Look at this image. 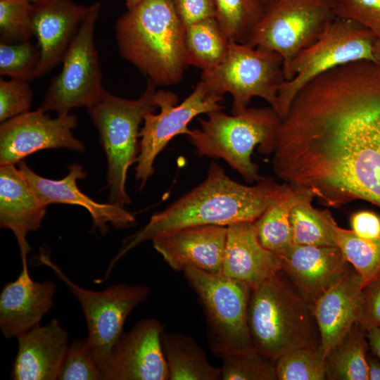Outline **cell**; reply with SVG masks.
I'll list each match as a JSON object with an SVG mask.
<instances>
[{"mask_svg":"<svg viewBox=\"0 0 380 380\" xmlns=\"http://www.w3.org/2000/svg\"><path fill=\"white\" fill-rule=\"evenodd\" d=\"M279 256L281 272L312 304L352 267L337 246L293 244Z\"/></svg>","mask_w":380,"mask_h":380,"instance_id":"cell-19","label":"cell"},{"mask_svg":"<svg viewBox=\"0 0 380 380\" xmlns=\"http://www.w3.org/2000/svg\"><path fill=\"white\" fill-rule=\"evenodd\" d=\"M298 192L289 216L293 244L336 246L334 227L336 222L331 213L327 209L315 208L312 194Z\"/></svg>","mask_w":380,"mask_h":380,"instance_id":"cell-29","label":"cell"},{"mask_svg":"<svg viewBox=\"0 0 380 380\" xmlns=\"http://www.w3.org/2000/svg\"><path fill=\"white\" fill-rule=\"evenodd\" d=\"M40 57L39 45L30 41L0 43V74L29 82L35 77Z\"/></svg>","mask_w":380,"mask_h":380,"instance_id":"cell-35","label":"cell"},{"mask_svg":"<svg viewBox=\"0 0 380 380\" xmlns=\"http://www.w3.org/2000/svg\"><path fill=\"white\" fill-rule=\"evenodd\" d=\"M89 8L72 0H41L32 3L34 35L41 51L35 77L44 75L62 62Z\"/></svg>","mask_w":380,"mask_h":380,"instance_id":"cell-18","label":"cell"},{"mask_svg":"<svg viewBox=\"0 0 380 380\" xmlns=\"http://www.w3.org/2000/svg\"><path fill=\"white\" fill-rule=\"evenodd\" d=\"M224 97L213 93L200 80L193 91L182 103L172 91L160 89L155 94V102L160 112L147 113L139 132V153L137 159L136 179L141 189L154 172L153 163L158 155L175 137L190 134L188 125L201 114L224 110Z\"/></svg>","mask_w":380,"mask_h":380,"instance_id":"cell-13","label":"cell"},{"mask_svg":"<svg viewBox=\"0 0 380 380\" xmlns=\"http://www.w3.org/2000/svg\"><path fill=\"white\" fill-rule=\"evenodd\" d=\"M207 116L198 119L200 128L188 136L196 153L224 160L248 184L263 179L251 155L257 146L260 153H272L281 121L276 110L271 106L247 108L230 115L220 110Z\"/></svg>","mask_w":380,"mask_h":380,"instance_id":"cell-5","label":"cell"},{"mask_svg":"<svg viewBox=\"0 0 380 380\" xmlns=\"http://www.w3.org/2000/svg\"><path fill=\"white\" fill-rule=\"evenodd\" d=\"M162 345L168 367V380H220V368L213 366L191 336L163 332Z\"/></svg>","mask_w":380,"mask_h":380,"instance_id":"cell-25","label":"cell"},{"mask_svg":"<svg viewBox=\"0 0 380 380\" xmlns=\"http://www.w3.org/2000/svg\"><path fill=\"white\" fill-rule=\"evenodd\" d=\"M183 272L203 307L211 351L222 359L253 349L248 324L251 288L222 272L193 267Z\"/></svg>","mask_w":380,"mask_h":380,"instance_id":"cell-7","label":"cell"},{"mask_svg":"<svg viewBox=\"0 0 380 380\" xmlns=\"http://www.w3.org/2000/svg\"><path fill=\"white\" fill-rule=\"evenodd\" d=\"M298 194V191L289 184H280L272 202L253 222L260 243L277 255L293 244L289 216Z\"/></svg>","mask_w":380,"mask_h":380,"instance_id":"cell-26","label":"cell"},{"mask_svg":"<svg viewBox=\"0 0 380 380\" xmlns=\"http://www.w3.org/2000/svg\"><path fill=\"white\" fill-rule=\"evenodd\" d=\"M40 109L1 123L0 165H15L44 149L65 148L82 152L84 144L73 136L77 118L69 113L51 118Z\"/></svg>","mask_w":380,"mask_h":380,"instance_id":"cell-14","label":"cell"},{"mask_svg":"<svg viewBox=\"0 0 380 380\" xmlns=\"http://www.w3.org/2000/svg\"><path fill=\"white\" fill-rule=\"evenodd\" d=\"M227 228L224 274L253 289L281 271L279 255L260 243L253 222H239Z\"/></svg>","mask_w":380,"mask_h":380,"instance_id":"cell-24","label":"cell"},{"mask_svg":"<svg viewBox=\"0 0 380 380\" xmlns=\"http://www.w3.org/2000/svg\"><path fill=\"white\" fill-rule=\"evenodd\" d=\"M368 380H380V360L371 350L367 356Z\"/></svg>","mask_w":380,"mask_h":380,"instance_id":"cell-42","label":"cell"},{"mask_svg":"<svg viewBox=\"0 0 380 380\" xmlns=\"http://www.w3.org/2000/svg\"><path fill=\"white\" fill-rule=\"evenodd\" d=\"M367 337L371 352L380 360V328L367 329Z\"/></svg>","mask_w":380,"mask_h":380,"instance_id":"cell-43","label":"cell"},{"mask_svg":"<svg viewBox=\"0 0 380 380\" xmlns=\"http://www.w3.org/2000/svg\"><path fill=\"white\" fill-rule=\"evenodd\" d=\"M270 1H273V0H270Z\"/></svg>","mask_w":380,"mask_h":380,"instance_id":"cell-48","label":"cell"},{"mask_svg":"<svg viewBox=\"0 0 380 380\" xmlns=\"http://www.w3.org/2000/svg\"><path fill=\"white\" fill-rule=\"evenodd\" d=\"M156 84L147 85L136 99L118 97L106 91L87 112L99 134L107 164V181L110 203L124 207L131 203L126 191L129 167L139 153V125L144 115L158 108L155 102Z\"/></svg>","mask_w":380,"mask_h":380,"instance_id":"cell-6","label":"cell"},{"mask_svg":"<svg viewBox=\"0 0 380 380\" xmlns=\"http://www.w3.org/2000/svg\"><path fill=\"white\" fill-rule=\"evenodd\" d=\"M33 35L32 3L29 0H1L0 42H27Z\"/></svg>","mask_w":380,"mask_h":380,"instance_id":"cell-33","label":"cell"},{"mask_svg":"<svg viewBox=\"0 0 380 380\" xmlns=\"http://www.w3.org/2000/svg\"><path fill=\"white\" fill-rule=\"evenodd\" d=\"M46 207L19 168L15 165L0 167V225L15 235L22 264L27 263V257L30 251L27 235L41 227Z\"/></svg>","mask_w":380,"mask_h":380,"instance_id":"cell-23","label":"cell"},{"mask_svg":"<svg viewBox=\"0 0 380 380\" xmlns=\"http://www.w3.org/2000/svg\"><path fill=\"white\" fill-rule=\"evenodd\" d=\"M32 91L27 81L0 80V122L30 111Z\"/></svg>","mask_w":380,"mask_h":380,"instance_id":"cell-37","label":"cell"},{"mask_svg":"<svg viewBox=\"0 0 380 380\" xmlns=\"http://www.w3.org/2000/svg\"><path fill=\"white\" fill-rule=\"evenodd\" d=\"M335 18L332 0H273L248 44L279 53L286 80L293 60Z\"/></svg>","mask_w":380,"mask_h":380,"instance_id":"cell-11","label":"cell"},{"mask_svg":"<svg viewBox=\"0 0 380 380\" xmlns=\"http://www.w3.org/2000/svg\"><path fill=\"white\" fill-rule=\"evenodd\" d=\"M120 56L157 86L180 82L188 68L185 26L172 0H141L115 25Z\"/></svg>","mask_w":380,"mask_h":380,"instance_id":"cell-3","label":"cell"},{"mask_svg":"<svg viewBox=\"0 0 380 380\" xmlns=\"http://www.w3.org/2000/svg\"><path fill=\"white\" fill-rule=\"evenodd\" d=\"M56 284L34 281L27 263L14 281L6 283L0 294V329L6 338H17L39 324L53 305Z\"/></svg>","mask_w":380,"mask_h":380,"instance_id":"cell-20","label":"cell"},{"mask_svg":"<svg viewBox=\"0 0 380 380\" xmlns=\"http://www.w3.org/2000/svg\"><path fill=\"white\" fill-rule=\"evenodd\" d=\"M18 352L11 379L56 380L68 346V333L58 320L52 319L17 337Z\"/></svg>","mask_w":380,"mask_h":380,"instance_id":"cell-22","label":"cell"},{"mask_svg":"<svg viewBox=\"0 0 380 380\" xmlns=\"http://www.w3.org/2000/svg\"><path fill=\"white\" fill-rule=\"evenodd\" d=\"M201 80L220 96L232 95V114L248 108L254 97L264 99L277 113L279 92L286 81L284 60L275 51L230 42L224 60L202 72Z\"/></svg>","mask_w":380,"mask_h":380,"instance_id":"cell-8","label":"cell"},{"mask_svg":"<svg viewBox=\"0 0 380 380\" xmlns=\"http://www.w3.org/2000/svg\"><path fill=\"white\" fill-rule=\"evenodd\" d=\"M29 1H30L32 3H34L41 0H29Z\"/></svg>","mask_w":380,"mask_h":380,"instance_id":"cell-46","label":"cell"},{"mask_svg":"<svg viewBox=\"0 0 380 380\" xmlns=\"http://www.w3.org/2000/svg\"><path fill=\"white\" fill-rule=\"evenodd\" d=\"M101 4L89 8L77 34L67 50L61 72L50 83L39 109L69 113L74 108H88L107 91L102 85L99 54L94 43V28Z\"/></svg>","mask_w":380,"mask_h":380,"instance_id":"cell-12","label":"cell"},{"mask_svg":"<svg viewBox=\"0 0 380 380\" xmlns=\"http://www.w3.org/2000/svg\"><path fill=\"white\" fill-rule=\"evenodd\" d=\"M334 240L348 262L359 274L362 288L380 273V238L365 239L351 229L334 225Z\"/></svg>","mask_w":380,"mask_h":380,"instance_id":"cell-31","label":"cell"},{"mask_svg":"<svg viewBox=\"0 0 380 380\" xmlns=\"http://www.w3.org/2000/svg\"><path fill=\"white\" fill-rule=\"evenodd\" d=\"M280 184L264 177L254 185L230 178L217 163H211L203 182L165 210L151 216L139 231L127 237L106 270L129 251L167 232L194 226L229 224L258 219L275 198Z\"/></svg>","mask_w":380,"mask_h":380,"instance_id":"cell-2","label":"cell"},{"mask_svg":"<svg viewBox=\"0 0 380 380\" xmlns=\"http://www.w3.org/2000/svg\"><path fill=\"white\" fill-rule=\"evenodd\" d=\"M38 260L49 267L78 300L87 325V338L102 373L113 346L123 333L127 317L148 298L150 288L118 284L103 291H92L74 283L47 255L41 254Z\"/></svg>","mask_w":380,"mask_h":380,"instance_id":"cell-10","label":"cell"},{"mask_svg":"<svg viewBox=\"0 0 380 380\" xmlns=\"http://www.w3.org/2000/svg\"><path fill=\"white\" fill-rule=\"evenodd\" d=\"M362 299V279L352 266L313 303L324 356L358 321Z\"/></svg>","mask_w":380,"mask_h":380,"instance_id":"cell-21","label":"cell"},{"mask_svg":"<svg viewBox=\"0 0 380 380\" xmlns=\"http://www.w3.org/2000/svg\"><path fill=\"white\" fill-rule=\"evenodd\" d=\"M18 164L25 179L44 205L63 203L83 207L91 215L93 229L101 235L108 231V224L119 229L135 224L134 216L125 207L110 202H96L80 190L77 181L86 177L81 165H70L65 177L54 180L37 175L23 161Z\"/></svg>","mask_w":380,"mask_h":380,"instance_id":"cell-16","label":"cell"},{"mask_svg":"<svg viewBox=\"0 0 380 380\" xmlns=\"http://www.w3.org/2000/svg\"><path fill=\"white\" fill-rule=\"evenodd\" d=\"M273 171L322 205L380 207V65L357 61L311 80L281 119Z\"/></svg>","mask_w":380,"mask_h":380,"instance_id":"cell-1","label":"cell"},{"mask_svg":"<svg viewBox=\"0 0 380 380\" xmlns=\"http://www.w3.org/2000/svg\"><path fill=\"white\" fill-rule=\"evenodd\" d=\"M377 37L350 20L336 17L323 33L292 62L278 96L277 113L283 119L297 93L317 77L341 65L362 61L376 63Z\"/></svg>","mask_w":380,"mask_h":380,"instance_id":"cell-9","label":"cell"},{"mask_svg":"<svg viewBox=\"0 0 380 380\" xmlns=\"http://www.w3.org/2000/svg\"><path fill=\"white\" fill-rule=\"evenodd\" d=\"M230 45L215 18H210L185 27V48L189 65L202 72L219 65L226 58Z\"/></svg>","mask_w":380,"mask_h":380,"instance_id":"cell-28","label":"cell"},{"mask_svg":"<svg viewBox=\"0 0 380 380\" xmlns=\"http://www.w3.org/2000/svg\"><path fill=\"white\" fill-rule=\"evenodd\" d=\"M374 55L376 63L380 65V37H377L374 45Z\"/></svg>","mask_w":380,"mask_h":380,"instance_id":"cell-44","label":"cell"},{"mask_svg":"<svg viewBox=\"0 0 380 380\" xmlns=\"http://www.w3.org/2000/svg\"><path fill=\"white\" fill-rule=\"evenodd\" d=\"M336 17L353 20L380 37V0H332Z\"/></svg>","mask_w":380,"mask_h":380,"instance_id":"cell-38","label":"cell"},{"mask_svg":"<svg viewBox=\"0 0 380 380\" xmlns=\"http://www.w3.org/2000/svg\"><path fill=\"white\" fill-rule=\"evenodd\" d=\"M351 230L365 239L380 238V215L369 210L353 213L350 219Z\"/></svg>","mask_w":380,"mask_h":380,"instance_id":"cell-41","label":"cell"},{"mask_svg":"<svg viewBox=\"0 0 380 380\" xmlns=\"http://www.w3.org/2000/svg\"><path fill=\"white\" fill-rule=\"evenodd\" d=\"M227 228L220 225L184 227L155 236L154 249L175 271L188 267L222 272Z\"/></svg>","mask_w":380,"mask_h":380,"instance_id":"cell-17","label":"cell"},{"mask_svg":"<svg viewBox=\"0 0 380 380\" xmlns=\"http://www.w3.org/2000/svg\"><path fill=\"white\" fill-rule=\"evenodd\" d=\"M222 360V380L277 379L274 364L254 348L226 356Z\"/></svg>","mask_w":380,"mask_h":380,"instance_id":"cell-34","label":"cell"},{"mask_svg":"<svg viewBox=\"0 0 380 380\" xmlns=\"http://www.w3.org/2000/svg\"><path fill=\"white\" fill-rule=\"evenodd\" d=\"M164 326L156 318L137 322L113 346L102 380H168L162 336Z\"/></svg>","mask_w":380,"mask_h":380,"instance_id":"cell-15","label":"cell"},{"mask_svg":"<svg viewBox=\"0 0 380 380\" xmlns=\"http://www.w3.org/2000/svg\"><path fill=\"white\" fill-rule=\"evenodd\" d=\"M357 322L366 330L380 328V279L378 277L362 288L361 310Z\"/></svg>","mask_w":380,"mask_h":380,"instance_id":"cell-39","label":"cell"},{"mask_svg":"<svg viewBox=\"0 0 380 380\" xmlns=\"http://www.w3.org/2000/svg\"><path fill=\"white\" fill-rule=\"evenodd\" d=\"M367 330L357 322L325 356L326 379L368 380Z\"/></svg>","mask_w":380,"mask_h":380,"instance_id":"cell-27","label":"cell"},{"mask_svg":"<svg viewBox=\"0 0 380 380\" xmlns=\"http://www.w3.org/2000/svg\"><path fill=\"white\" fill-rule=\"evenodd\" d=\"M378 278H379V279H380V273H379V276H378Z\"/></svg>","mask_w":380,"mask_h":380,"instance_id":"cell-47","label":"cell"},{"mask_svg":"<svg viewBox=\"0 0 380 380\" xmlns=\"http://www.w3.org/2000/svg\"><path fill=\"white\" fill-rule=\"evenodd\" d=\"M185 27L210 18H215V0H172Z\"/></svg>","mask_w":380,"mask_h":380,"instance_id":"cell-40","label":"cell"},{"mask_svg":"<svg viewBox=\"0 0 380 380\" xmlns=\"http://www.w3.org/2000/svg\"><path fill=\"white\" fill-rule=\"evenodd\" d=\"M270 0H215V18L230 42H249Z\"/></svg>","mask_w":380,"mask_h":380,"instance_id":"cell-30","label":"cell"},{"mask_svg":"<svg viewBox=\"0 0 380 380\" xmlns=\"http://www.w3.org/2000/svg\"><path fill=\"white\" fill-rule=\"evenodd\" d=\"M279 380L326 379L325 356L321 344L293 350L274 363Z\"/></svg>","mask_w":380,"mask_h":380,"instance_id":"cell-32","label":"cell"},{"mask_svg":"<svg viewBox=\"0 0 380 380\" xmlns=\"http://www.w3.org/2000/svg\"><path fill=\"white\" fill-rule=\"evenodd\" d=\"M278 272L251 289L248 324L255 350L271 361L321 344L313 304Z\"/></svg>","mask_w":380,"mask_h":380,"instance_id":"cell-4","label":"cell"},{"mask_svg":"<svg viewBox=\"0 0 380 380\" xmlns=\"http://www.w3.org/2000/svg\"><path fill=\"white\" fill-rule=\"evenodd\" d=\"M1 1V0H0Z\"/></svg>","mask_w":380,"mask_h":380,"instance_id":"cell-49","label":"cell"},{"mask_svg":"<svg viewBox=\"0 0 380 380\" xmlns=\"http://www.w3.org/2000/svg\"><path fill=\"white\" fill-rule=\"evenodd\" d=\"M57 379H102L101 371L87 338L75 339L68 344Z\"/></svg>","mask_w":380,"mask_h":380,"instance_id":"cell-36","label":"cell"},{"mask_svg":"<svg viewBox=\"0 0 380 380\" xmlns=\"http://www.w3.org/2000/svg\"><path fill=\"white\" fill-rule=\"evenodd\" d=\"M141 0H125L127 9L132 8L137 4Z\"/></svg>","mask_w":380,"mask_h":380,"instance_id":"cell-45","label":"cell"}]
</instances>
